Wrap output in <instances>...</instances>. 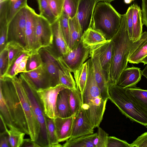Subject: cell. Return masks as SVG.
I'll list each match as a JSON object with an SVG mask.
<instances>
[{"label":"cell","mask_w":147,"mask_h":147,"mask_svg":"<svg viewBox=\"0 0 147 147\" xmlns=\"http://www.w3.org/2000/svg\"><path fill=\"white\" fill-rule=\"evenodd\" d=\"M88 78L82 94L81 108L85 112L92 127H98L103 119L107 101L104 100L96 80L93 67L90 58L87 61Z\"/></svg>","instance_id":"obj_1"},{"label":"cell","mask_w":147,"mask_h":147,"mask_svg":"<svg viewBox=\"0 0 147 147\" xmlns=\"http://www.w3.org/2000/svg\"><path fill=\"white\" fill-rule=\"evenodd\" d=\"M113 53L108 85H117L123 70L127 67L128 58L133 42L129 38L126 13L122 15L120 26L111 39Z\"/></svg>","instance_id":"obj_2"},{"label":"cell","mask_w":147,"mask_h":147,"mask_svg":"<svg viewBox=\"0 0 147 147\" xmlns=\"http://www.w3.org/2000/svg\"><path fill=\"white\" fill-rule=\"evenodd\" d=\"M122 17L109 3L99 1L95 8L90 27L111 40L118 31Z\"/></svg>","instance_id":"obj_3"},{"label":"cell","mask_w":147,"mask_h":147,"mask_svg":"<svg viewBox=\"0 0 147 147\" xmlns=\"http://www.w3.org/2000/svg\"><path fill=\"white\" fill-rule=\"evenodd\" d=\"M0 88L14 127L29 135L26 119L11 78H0Z\"/></svg>","instance_id":"obj_4"},{"label":"cell","mask_w":147,"mask_h":147,"mask_svg":"<svg viewBox=\"0 0 147 147\" xmlns=\"http://www.w3.org/2000/svg\"><path fill=\"white\" fill-rule=\"evenodd\" d=\"M28 97L33 113L40 127L38 138L35 142L41 147H49L47 132L46 117L44 107L37 92L31 80L25 74L21 73L19 77Z\"/></svg>","instance_id":"obj_5"},{"label":"cell","mask_w":147,"mask_h":147,"mask_svg":"<svg viewBox=\"0 0 147 147\" xmlns=\"http://www.w3.org/2000/svg\"><path fill=\"white\" fill-rule=\"evenodd\" d=\"M109 99L121 113L131 120L147 127V115L130 98L126 88L117 85H108Z\"/></svg>","instance_id":"obj_6"},{"label":"cell","mask_w":147,"mask_h":147,"mask_svg":"<svg viewBox=\"0 0 147 147\" xmlns=\"http://www.w3.org/2000/svg\"><path fill=\"white\" fill-rule=\"evenodd\" d=\"M22 107L28 125L29 136L36 142L40 132L39 123L35 118L29 100L23 86L16 76L11 78Z\"/></svg>","instance_id":"obj_7"},{"label":"cell","mask_w":147,"mask_h":147,"mask_svg":"<svg viewBox=\"0 0 147 147\" xmlns=\"http://www.w3.org/2000/svg\"><path fill=\"white\" fill-rule=\"evenodd\" d=\"M26 7L19 11L8 23L7 43L9 42H16L26 50Z\"/></svg>","instance_id":"obj_8"},{"label":"cell","mask_w":147,"mask_h":147,"mask_svg":"<svg viewBox=\"0 0 147 147\" xmlns=\"http://www.w3.org/2000/svg\"><path fill=\"white\" fill-rule=\"evenodd\" d=\"M53 35L51 24L45 18L38 14L37 18L32 53L39 51L41 48L52 45Z\"/></svg>","instance_id":"obj_9"},{"label":"cell","mask_w":147,"mask_h":147,"mask_svg":"<svg viewBox=\"0 0 147 147\" xmlns=\"http://www.w3.org/2000/svg\"><path fill=\"white\" fill-rule=\"evenodd\" d=\"M90 48L85 47L81 41L78 47L64 57H59L58 62L62 69H67L73 73L89 57Z\"/></svg>","instance_id":"obj_10"},{"label":"cell","mask_w":147,"mask_h":147,"mask_svg":"<svg viewBox=\"0 0 147 147\" xmlns=\"http://www.w3.org/2000/svg\"><path fill=\"white\" fill-rule=\"evenodd\" d=\"M65 88L63 85L58 84L54 87L37 90L45 113L48 117L54 119L58 117L56 108L57 96L60 91Z\"/></svg>","instance_id":"obj_11"},{"label":"cell","mask_w":147,"mask_h":147,"mask_svg":"<svg viewBox=\"0 0 147 147\" xmlns=\"http://www.w3.org/2000/svg\"><path fill=\"white\" fill-rule=\"evenodd\" d=\"M89 57L92 63L95 79L100 90L102 97L104 101H107L109 99L108 80L101 66L95 45L90 47Z\"/></svg>","instance_id":"obj_12"},{"label":"cell","mask_w":147,"mask_h":147,"mask_svg":"<svg viewBox=\"0 0 147 147\" xmlns=\"http://www.w3.org/2000/svg\"><path fill=\"white\" fill-rule=\"evenodd\" d=\"M99 0H80L76 16L83 33L90 27L96 6Z\"/></svg>","instance_id":"obj_13"},{"label":"cell","mask_w":147,"mask_h":147,"mask_svg":"<svg viewBox=\"0 0 147 147\" xmlns=\"http://www.w3.org/2000/svg\"><path fill=\"white\" fill-rule=\"evenodd\" d=\"M94 129L85 112L81 108L75 116L71 136L69 140L94 133Z\"/></svg>","instance_id":"obj_14"},{"label":"cell","mask_w":147,"mask_h":147,"mask_svg":"<svg viewBox=\"0 0 147 147\" xmlns=\"http://www.w3.org/2000/svg\"><path fill=\"white\" fill-rule=\"evenodd\" d=\"M38 14L32 8L26 6V23L25 36L26 50L32 53L34 49V41Z\"/></svg>","instance_id":"obj_15"},{"label":"cell","mask_w":147,"mask_h":147,"mask_svg":"<svg viewBox=\"0 0 147 147\" xmlns=\"http://www.w3.org/2000/svg\"><path fill=\"white\" fill-rule=\"evenodd\" d=\"M147 56V32L142 34L140 39L133 42L131 45L128 62L130 63L138 64Z\"/></svg>","instance_id":"obj_16"},{"label":"cell","mask_w":147,"mask_h":147,"mask_svg":"<svg viewBox=\"0 0 147 147\" xmlns=\"http://www.w3.org/2000/svg\"><path fill=\"white\" fill-rule=\"evenodd\" d=\"M95 46L101 66L106 75L108 83L113 56V41L111 39L106 42Z\"/></svg>","instance_id":"obj_17"},{"label":"cell","mask_w":147,"mask_h":147,"mask_svg":"<svg viewBox=\"0 0 147 147\" xmlns=\"http://www.w3.org/2000/svg\"><path fill=\"white\" fill-rule=\"evenodd\" d=\"M51 26L53 35V44L54 46H51L59 57H65L68 54L70 50L65 40L58 18Z\"/></svg>","instance_id":"obj_18"},{"label":"cell","mask_w":147,"mask_h":147,"mask_svg":"<svg viewBox=\"0 0 147 147\" xmlns=\"http://www.w3.org/2000/svg\"><path fill=\"white\" fill-rule=\"evenodd\" d=\"M142 75L140 68L126 67L121 73L117 85L123 88L135 87L141 80Z\"/></svg>","instance_id":"obj_19"},{"label":"cell","mask_w":147,"mask_h":147,"mask_svg":"<svg viewBox=\"0 0 147 147\" xmlns=\"http://www.w3.org/2000/svg\"><path fill=\"white\" fill-rule=\"evenodd\" d=\"M25 73L37 90L51 87L50 77L43 63L37 68Z\"/></svg>","instance_id":"obj_20"},{"label":"cell","mask_w":147,"mask_h":147,"mask_svg":"<svg viewBox=\"0 0 147 147\" xmlns=\"http://www.w3.org/2000/svg\"><path fill=\"white\" fill-rule=\"evenodd\" d=\"M75 115L66 118L58 117L54 119L56 134L59 142L66 141L71 137Z\"/></svg>","instance_id":"obj_21"},{"label":"cell","mask_w":147,"mask_h":147,"mask_svg":"<svg viewBox=\"0 0 147 147\" xmlns=\"http://www.w3.org/2000/svg\"><path fill=\"white\" fill-rule=\"evenodd\" d=\"M110 40H107L101 32L90 27L84 32L82 37L83 45L89 48L106 42Z\"/></svg>","instance_id":"obj_22"},{"label":"cell","mask_w":147,"mask_h":147,"mask_svg":"<svg viewBox=\"0 0 147 147\" xmlns=\"http://www.w3.org/2000/svg\"><path fill=\"white\" fill-rule=\"evenodd\" d=\"M69 47L70 50L76 48L82 41V31L76 15L69 19Z\"/></svg>","instance_id":"obj_23"},{"label":"cell","mask_w":147,"mask_h":147,"mask_svg":"<svg viewBox=\"0 0 147 147\" xmlns=\"http://www.w3.org/2000/svg\"><path fill=\"white\" fill-rule=\"evenodd\" d=\"M70 91V89L65 88L60 91L58 94L56 108L58 117L66 118L72 116L69 101Z\"/></svg>","instance_id":"obj_24"},{"label":"cell","mask_w":147,"mask_h":147,"mask_svg":"<svg viewBox=\"0 0 147 147\" xmlns=\"http://www.w3.org/2000/svg\"><path fill=\"white\" fill-rule=\"evenodd\" d=\"M126 91L133 101L147 115V90L135 87L126 88Z\"/></svg>","instance_id":"obj_25"},{"label":"cell","mask_w":147,"mask_h":147,"mask_svg":"<svg viewBox=\"0 0 147 147\" xmlns=\"http://www.w3.org/2000/svg\"><path fill=\"white\" fill-rule=\"evenodd\" d=\"M133 6V42L138 40L142 33L143 24L142 21V9L136 4L134 3Z\"/></svg>","instance_id":"obj_26"},{"label":"cell","mask_w":147,"mask_h":147,"mask_svg":"<svg viewBox=\"0 0 147 147\" xmlns=\"http://www.w3.org/2000/svg\"><path fill=\"white\" fill-rule=\"evenodd\" d=\"M97 135L94 133L68 140L63 145V147H95L93 141Z\"/></svg>","instance_id":"obj_27"},{"label":"cell","mask_w":147,"mask_h":147,"mask_svg":"<svg viewBox=\"0 0 147 147\" xmlns=\"http://www.w3.org/2000/svg\"><path fill=\"white\" fill-rule=\"evenodd\" d=\"M39 52L41 56L43 63L49 75L51 87H54L58 84L59 70L60 69L43 52L40 50Z\"/></svg>","instance_id":"obj_28"},{"label":"cell","mask_w":147,"mask_h":147,"mask_svg":"<svg viewBox=\"0 0 147 147\" xmlns=\"http://www.w3.org/2000/svg\"><path fill=\"white\" fill-rule=\"evenodd\" d=\"M74 78L77 88H78L82 94L84 91L87 82L88 74L87 61L74 73Z\"/></svg>","instance_id":"obj_29"},{"label":"cell","mask_w":147,"mask_h":147,"mask_svg":"<svg viewBox=\"0 0 147 147\" xmlns=\"http://www.w3.org/2000/svg\"><path fill=\"white\" fill-rule=\"evenodd\" d=\"M5 47L8 50L9 63L7 70L5 75L16 59L22 53L27 51L20 44L14 42H7Z\"/></svg>","instance_id":"obj_30"},{"label":"cell","mask_w":147,"mask_h":147,"mask_svg":"<svg viewBox=\"0 0 147 147\" xmlns=\"http://www.w3.org/2000/svg\"><path fill=\"white\" fill-rule=\"evenodd\" d=\"M69 101L71 115L76 114L82 105V94L78 88L76 90H70Z\"/></svg>","instance_id":"obj_31"},{"label":"cell","mask_w":147,"mask_h":147,"mask_svg":"<svg viewBox=\"0 0 147 147\" xmlns=\"http://www.w3.org/2000/svg\"><path fill=\"white\" fill-rule=\"evenodd\" d=\"M46 123L49 143V147H62L59 144L56 134L54 119L46 117Z\"/></svg>","instance_id":"obj_32"},{"label":"cell","mask_w":147,"mask_h":147,"mask_svg":"<svg viewBox=\"0 0 147 147\" xmlns=\"http://www.w3.org/2000/svg\"><path fill=\"white\" fill-rule=\"evenodd\" d=\"M58 84H61L71 90L77 89L76 82L71 72L66 69L62 70L59 69Z\"/></svg>","instance_id":"obj_33"},{"label":"cell","mask_w":147,"mask_h":147,"mask_svg":"<svg viewBox=\"0 0 147 147\" xmlns=\"http://www.w3.org/2000/svg\"><path fill=\"white\" fill-rule=\"evenodd\" d=\"M5 130L9 136V141L11 147H21L26 134L15 128L8 129L5 124Z\"/></svg>","instance_id":"obj_34"},{"label":"cell","mask_w":147,"mask_h":147,"mask_svg":"<svg viewBox=\"0 0 147 147\" xmlns=\"http://www.w3.org/2000/svg\"><path fill=\"white\" fill-rule=\"evenodd\" d=\"M27 1V0H9L6 16L8 23L19 11L28 5Z\"/></svg>","instance_id":"obj_35"},{"label":"cell","mask_w":147,"mask_h":147,"mask_svg":"<svg viewBox=\"0 0 147 147\" xmlns=\"http://www.w3.org/2000/svg\"><path fill=\"white\" fill-rule=\"evenodd\" d=\"M38 4L40 14L47 19L51 24L58 18L52 13L48 0H37Z\"/></svg>","instance_id":"obj_36"},{"label":"cell","mask_w":147,"mask_h":147,"mask_svg":"<svg viewBox=\"0 0 147 147\" xmlns=\"http://www.w3.org/2000/svg\"><path fill=\"white\" fill-rule=\"evenodd\" d=\"M0 111L1 116L7 128H15L1 92L0 91Z\"/></svg>","instance_id":"obj_37"},{"label":"cell","mask_w":147,"mask_h":147,"mask_svg":"<svg viewBox=\"0 0 147 147\" xmlns=\"http://www.w3.org/2000/svg\"><path fill=\"white\" fill-rule=\"evenodd\" d=\"M43 64L41 55L39 51L32 53L28 58L26 65L27 71L35 69Z\"/></svg>","instance_id":"obj_38"},{"label":"cell","mask_w":147,"mask_h":147,"mask_svg":"<svg viewBox=\"0 0 147 147\" xmlns=\"http://www.w3.org/2000/svg\"><path fill=\"white\" fill-rule=\"evenodd\" d=\"M80 0H65L63 12L69 18L74 17L76 14Z\"/></svg>","instance_id":"obj_39"},{"label":"cell","mask_w":147,"mask_h":147,"mask_svg":"<svg viewBox=\"0 0 147 147\" xmlns=\"http://www.w3.org/2000/svg\"><path fill=\"white\" fill-rule=\"evenodd\" d=\"M60 26L65 42L69 47V18L63 12L58 18Z\"/></svg>","instance_id":"obj_40"},{"label":"cell","mask_w":147,"mask_h":147,"mask_svg":"<svg viewBox=\"0 0 147 147\" xmlns=\"http://www.w3.org/2000/svg\"><path fill=\"white\" fill-rule=\"evenodd\" d=\"M97 133V135L93 141L95 147H107L108 134L99 127Z\"/></svg>","instance_id":"obj_41"},{"label":"cell","mask_w":147,"mask_h":147,"mask_svg":"<svg viewBox=\"0 0 147 147\" xmlns=\"http://www.w3.org/2000/svg\"><path fill=\"white\" fill-rule=\"evenodd\" d=\"M7 24L6 18L0 19V52L4 49L7 44Z\"/></svg>","instance_id":"obj_42"},{"label":"cell","mask_w":147,"mask_h":147,"mask_svg":"<svg viewBox=\"0 0 147 147\" xmlns=\"http://www.w3.org/2000/svg\"><path fill=\"white\" fill-rule=\"evenodd\" d=\"M65 0H48L51 9L54 16L57 18L63 13Z\"/></svg>","instance_id":"obj_43"},{"label":"cell","mask_w":147,"mask_h":147,"mask_svg":"<svg viewBox=\"0 0 147 147\" xmlns=\"http://www.w3.org/2000/svg\"><path fill=\"white\" fill-rule=\"evenodd\" d=\"M31 53L28 51L22 53L14 61L7 72L3 77H7L12 78L16 76L15 75L16 71L20 63L26 56Z\"/></svg>","instance_id":"obj_44"},{"label":"cell","mask_w":147,"mask_h":147,"mask_svg":"<svg viewBox=\"0 0 147 147\" xmlns=\"http://www.w3.org/2000/svg\"><path fill=\"white\" fill-rule=\"evenodd\" d=\"M9 63L8 53L7 48L5 47L0 53V77H3L5 74Z\"/></svg>","instance_id":"obj_45"},{"label":"cell","mask_w":147,"mask_h":147,"mask_svg":"<svg viewBox=\"0 0 147 147\" xmlns=\"http://www.w3.org/2000/svg\"><path fill=\"white\" fill-rule=\"evenodd\" d=\"M107 147H131L130 144L126 141L114 136H109Z\"/></svg>","instance_id":"obj_46"},{"label":"cell","mask_w":147,"mask_h":147,"mask_svg":"<svg viewBox=\"0 0 147 147\" xmlns=\"http://www.w3.org/2000/svg\"><path fill=\"white\" fill-rule=\"evenodd\" d=\"M133 6L131 5L128 8L126 13L127 14L128 35L129 39L132 41L133 32Z\"/></svg>","instance_id":"obj_47"},{"label":"cell","mask_w":147,"mask_h":147,"mask_svg":"<svg viewBox=\"0 0 147 147\" xmlns=\"http://www.w3.org/2000/svg\"><path fill=\"white\" fill-rule=\"evenodd\" d=\"M130 144L131 147H147V132L138 137Z\"/></svg>","instance_id":"obj_48"},{"label":"cell","mask_w":147,"mask_h":147,"mask_svg":"<svg viewBox=\"0 0 147 147\" xmlns=\"http://www.w3.org/2000/svg\"><path fill=\"white\" fill-rule=\"evenodd\" d=\"M0 147H11L9 141L8 134L5 130L0 133Z\"/></svg>","instance_id":"obj_49"},{"label":"cell","mask_w":147,"mask_h":147,"mask_svg":"<svg viewBox=\"0 0 147 147\" xmlns=\"http://www.w3.org/2000/svg\"><path fill=\"white\" fill-rule=\"evenodd\" d=\"M30 55L26 56L20 63L16 71L15 76L19 73H25L27 72L26 68V65L27 61Z\"/></svg>","instance_id":"obj_50"},{"label":"cell","mask_w":147,"mask_h":147,"mask_svg":"<svg viewBox=\"0 0 147 147\" xmlns=\"http://www.w3.org/2000/svg\"><path fill=\"white\" fill-rule=\"evenodd\" d=\"M142 14L143 25L147 27V0H142Z\"/></svg>","instance_id":"obj_51"},{"label":"cell","mask_w":147,"mask_h":147,"mask_svg":"<svg viewBox=\"0 0 147 147\" xmlns=\"http://www.w3.org/2000/svg\"><path fill=\"white\" fill-rule=\"evenodd\" d=\"M21 147H41L37 143L30 138L24 139Z\"/></svg>","instance_id":"obj_52"},{"label":"cell","mask_w":147,"mask_h":147,"mask_svg":"<svg viewBox=\"0 0 147 147\" xmlns=\"http://www.w3.org/2000/svg\"><path fill=\"white\" fill-rule=\"evenodd\" d=\"M144 69L142 71V74L147 79V64Z\"/></svg>","instance_id":"obj_53"},{"label":"cell","mask_w":147,"mask_h":147,"mask_svg":"<svg viewBox=\"0 0 147 147\" xmlns=\"http://www.w3.org/2000/svg\"><path fill=\"white\" fill-rule=\"evenodd\" d=\"M141 63H143L144 65L147 64V56L142 60Z\"/></svg>","instance_id":"obj_54"},{"label":"cell","mask_w":147,"mask_h":147,"mask_svg":"<svg viewBox=\"0 0 147 147\" xmlns=\"http://www.w3.org/2000/svg\"><path fill=\"white\" fill-rule=\"evenodd\" d=\"M100 1H103V2H105L109 3H110L111 2L113 1H114V0H99Z\"/></svg>","instance_id":"obj_55"},{"label":"cell","mask_w":147,"mask_h":147,"mask_svg":"<svg viewBox=\"0 0 147 147\" xmlns=\"http://www.w3.org/2000/svg\"><path fill=\"white\" fill-rule=\"evenodd\" d=\"M134 0H124L125 3L127 4L129 3Z\"/></svg>","instance_id":"obj_56"}]
</instances>
